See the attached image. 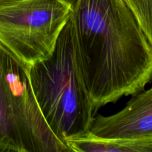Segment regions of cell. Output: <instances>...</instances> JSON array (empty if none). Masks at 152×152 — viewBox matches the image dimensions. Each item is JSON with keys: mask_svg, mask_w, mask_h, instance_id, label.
Segmentation results:
<instances>
[{"mask_svg": "<svg viewBox=\"0 0 152 152\" xmlns=\"http://www.w3.org/2000/svg\"><path fill=\"white\" fill-rule=\"evenodd\" d=\"M74 50L95 114L152 80V45L124 0H78L72 7Z\"/></svg>", "mask_w": 152, "mask_h": 152, "instance_id": "6da1fadb", "label": "cell"}, {"mask_svg": "<svg viewBox=\"0 0 152 152\" xmlns=\"http://www.w3.org/2000/svg\"><path fill=\"white\" fill-rule=\"evenodd\" d=\"M30 80L39 107L59 140L68 146V141L90 132L95 112L77 65L71 18L53 53L31 65Z\"/></svg>", "mask_w": 152, "mask_h": 152, "instance_id": "7a4b0ae2", "label": "cell"}, {"mask_svg": "<svg viewBox=\"0 0 152 152\" xmlns=\"http://www.w3.org/2000/svg\"><path fill=\"white\" fill-rule=\"evenodd\" d=\"M30 67L0 44V152H70L39 107Z\"/></svg>", "mask_w": 152, "mask_h": 152, "instance_id": "3957f363", "label": "cell"}, {"mask_svg": "<svg viewBox=\"0 0 152 152\" xmlns=\"http://www.w3.org/2000/svg\"><path fill=\"white\" fill-rule=\"evenodd\" d=\"M71 13L64 0H19L0 5V44L32 65L53 53Z\"/></svg>", "mask_w": 152, "mask_h": 152, "instance_id": "277c9868", "label": "cell"}, {"mask_svg": "<svg viewBox=\"0 0 152 152\" xmlns=\"http://www.w3.org/2000/svg\"><path fill=\"white\" fill-rule=\"evenodd\" d=\"M134 95L119 112L94 117L89 134L108 140L152 137V86Z\"/></svg>", "mask_w": 152, "mask_h": 152, "instance_id": "5b68a950", "label": "cell"}, {"mask_svg": "<svg viewBox=\"0 0 152 152\" xmlns=\"http://www.w3.org/2000/svg\"><path fill=\"white\" fill-rule=\"evenodd\" d=\"M67 145L75 152H152V137L108 140L88 133L68 141Z\"/></svg>", "mask_w": 152, "mask_h": 152, "instance_id": "8992f818", "label": "cell"}, {"mask_svg": "<svg viewBox=\"0 0 152 152\" xmlns=\"http://www.w3.org/2000/svg\"><path fill=\"white\" fill-rule=\"evenodd\" d=\"M152 45V0H124Z\"/></svg>", "mask_w": 152, "mask_h": 152, "instance_id": "52a82bcc", "label": "cell"}, {"mask_svg": "<svg viewBox=\"0 0 152 152\" xmlns=\"http://www.w3.org/2000/svg\"><path fill=\"white\" fill-rule=\"evenodd\" d=\"M19 1V0H0V5L9 4V3L14 2V1Z\"/></svg>", "mask_w": 152, "mask_h": 152, "instance_id": "ba28073f", "label": "cell"}, {"mask_svg": "<svg viewBox=\"0 0 152 152\" xmlns=\"http://www.w3.org/2000/svg\"><path fill=\"white\" fill-rule=\"evenodd\" d=\"M64 1H66L68 4H69L71 6V7H73L76 4H77V2L78 1V0H64Z\"/></svg>", "mask_w": 152, "mask_h": 152, "instance_id": "9c48e42d", "label": "cell"}]
</instances>
